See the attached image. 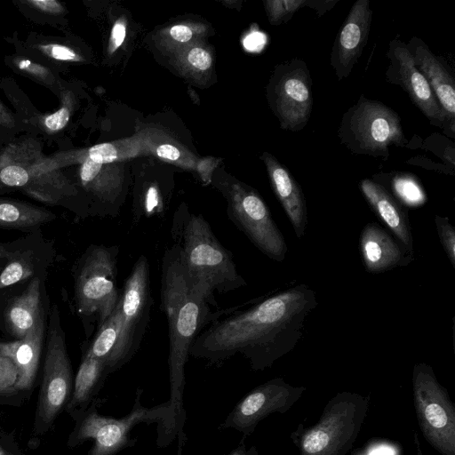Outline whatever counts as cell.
Segmentation results:
<instances>
[{
  "label": "cell",
  "mask_w": 455,
  "mask_h": 455,
  "mask_svg": "<svg viewBox=\"0 0 455 455\" xmlns=\"http://www.w3.org/2000/svg\"><path fill=\"white\" fill-rule=\"evenodd\" d=\"M19 372L16 365L9 357L0 353V395L13 393Z\"/></svg>",
  "instance_id": "30"
},
{
  "label": "cell",
  "mask_w": 455,
  "mask_h": 455,
  "mask_svg": "<svg viewBox=\"0 0 455 455\" xmlns=\"http://www.w3.org/2000/svg\"><path fill=\"white\" fill-rule=\"evenodd\" d=\"M119 246L92 245L81 259L76 275L77 310L95 317L98 328L115 309L119 298L117 258Z\"/></svg>",
  "instance_id": "8"
},
{
  "label": "cell",
  "mask_w": 455,
  "mask_h": 455,
  "mask_svg": "<svg viewBox=\"0 0 455 455\" xmlns=\"http://www.w3.org/2000/svg\"><path fill=\"white\" fill-rule=\"evenodd\" d=\"M49 211L22 202L0 200V227L29 228L53 220Z\"/></svg>",
  "instance_id": "23"
},
{
  "label": "cell",
  "mask_w": 455,
  "mask_h": 455,
  "mask_svg": "<svg viewBox=\"0 0 455 455\" xmlns=\"http://www.w3.org/2000/svg\"><path fill=\"white\" fill-rule=\"evenodd\" d=\"M268 94L283 130L299 132L306 127L314 100L312 79L304 60L293 58L276 66Z\"/></svg>",
  "instance_id": "10"
},
{
  "label": "cell",
  "mask_w": 455,
  "mask_h": 455,
  "mask_svg": "<svg viewBox=\"0 0 455 455\" xmlns=\"http://www.w3.org/2000/svg\"><path fill=\"white\" fill-rule=\"evenodd\" d=\"M263 160L273 190L282 204L296 236L300 239L305 235L307 225V202L302 189L290 171L273 156L265 153Z\"/></svg>",
  "instance_id": "18"
},
{
  "label": "cell",
  "mask_w": 455,
  "mask_h": 455,
  "mask_svg": "<svg viewBox=\"0 0 455 455\" xmlns=\"http://www.w3.org/2000/svg\"><path fill=\"white\" fill-rule=\"evenodd\" d=\"M117 148L111 143H101L89 148L87 157L92 161L107 164H111L118 158Z\"/></svg>",
  "instance_id": "34"
},
{
  "label": "cell",
  "mask_w": 455,
  "mask_h": 455,
  "mask_svg": "<svg viewBox=\"0 0 455 455\" xmlns=\"http://www.w3.org/2000/svg\"><path fill=\"white\" fill-rule=\"evenodd\" d=\"M43 315L40 306V281L33 279L25 291L15 298L5 311L6 325L16 338H24Z\"/></svg>",
  "instance_id": "21"
},
{
  "label": "cell",
  "mask_w": 455,
  "mask_h": 455,
  "mask_svg": "<svg viewBox=\"0 0 455 455\" xmlns=\"http://www.w3.org/2000/svg\"><path fill=\"white\" fill-rule=\"evenodd\" d=\"M15 124L12 115L7 108L0 102V125L4 127L12 128Z\"/></svg>",
  "instance_id": "42"
},
{
  "label": "cell",
  "mask_w": 455,
  "mask_h": 455,
  "mask_svg": "<svg viewBox=\"0 0 455 455\" xmlns=\"http://www.w3.org/2000/svg\"><path fill=\"white\" fill-rule=\"evenodd\" d=\"M0 455H7L3 447L0 446Z\"/></svg>",
  "instance_id": "46"
},
{
  "label": "cell",
  "mask_w": 455,
  "mask_h": 455,
  "mask_svg": "<svg viewBox=\"0 0 455 455\" xmlns=\"http://www.w3.org/2000/svg\"><path fill=\"white\" fill-rule=\"evenodd\" d=\"M337 2L338 0H306L305 6L314 9L318 16H323L330 11Z\"/></svg>",
  "instance_id": "38"
},
{
  "label": "cell",
  "mask_w": 455,
  "mask_h": 455,
  "mask_svg": "<svg viewBox=\"0 0 455 455\" xmlns=\"http://www.w3.org/2000/svg\"><path fill=\"white\" fill-rule=\"evenodd\" d=\"M171 36L178 42L185 43L191 39L192 30L185 25H175L170 30Z\"/></svg>",
  "instance_id": "39"
},
{
  "label": "cell",
  "mask_w": 455,
  "mask_h": 455,
  "mask_svg": "<svg viewBox=\"0 0 455 455\" xmlns=\"http://www.w3.org/2000/svg\"><path fill=\"white\" fill-rule=\"evenodd\" d=\"M260 34L254 33L250 35L244 41V46H246L247 49L256 48L259 44L258 42L260 43Z\"/></svg>",
  "instance_id": "44"
},
{
  "label": "cell",
  "mask_w": 455,
  "mask_h": 455,
  "mask_svg": "<svg viewBox=\"0 0 455 455\" xmlns=\"http://www.w3.org/2000/svg\"><path fill=\"white\" fill-rule=\"evenodd\" d=\"M156 154L159 157L171 161H175L180 157V150L171 144H163L157 147Z\"/></svg>",
  "instance_id": "40"
},
{
  "label": "cell",
  "mask_w": 455,
  "mask_h": 455,
  "mask_svg": "<svg viewBox=\"0 0 455 455\" xmlns=\"http://www.w3.org/2000/svg\"><path fill=\"white\" fill-rule=\"evenodd\" d=\"M359 188L375 214L388 227L401 244L413 254V238L406 206L372 180H361Z\"/></svg>",
  "instance_id": "19"
},
{
  "label": "cell",
  "mask_w": 455,
  "mask_h": 455,
  "mask_svg": "<svg viewBox=\"0 0 455 455\" xmlns=\"http://www.w3.org/2000/svg\"><path fill=\"white\" fill-rule=\"evenodd\" d=\"M109 373L101 360L85 354L75 379L68 408L84 407L100 390Z\"/></svg>",
  "instance_id": "22"
},
{
  "label": "cell",
  "mask_w": 455,
  "mask_h": 455,
  "mask_svg": "<svg viewBox=\"0 0 455 455\" xmlns=\"http://www.w3.org/2000/svg\"><path fill=\"white\" fill-rule=\"evenodd\" d=\"M44 332V315L22 339L0 342V353L12 359L18 369L16 390L29 389L36 375Z\"/></svg>",
  "instance_id": "20"
},
{
  "label": "cell",
  "mask_w": 455,
  "mask_h": 455,
  "mask_svg": "<svg viewBox=\"0 0 455 455\" xmlns=\"http://www.w3.org/2000/svg\"><path fill=\"white\" fill-rule=\"evenodd\" d=\"M409 164L419 165L425 169L437 171L445 174L454 175V170L445 164L433 163L431 160L420 156H416L407 160Z\"/></svg>",
  "instance_id": "37"
},
{
  "label": "cell",
  "mask_w": 455,
  "mask_h": 455,
  "mask_svg": "<svg viewBox=\"0 0 455 455\" xmlns=\"http://www.w3.org/2000/svg\"><path fill=\"white\" fill-rule=\"evenodd\" d=\"M412 396L425 439L442 455H455V407L433 368L425 363L413 367Z\"/></svg>",
  "instance_id": "9"
},
{
  "label": "cell",
  "mask_w": 455,
  "mask_h": 455,
  "mask_svg": "<svg viewBox=\"0 0 455 455\" xmlns=\"http://www.w3.org/2000/svg\"><path fill=\"white\" fill-rule=\"evenodd\" d=\"M30 179V169L21 164H8L0 169V181L5 186L24 188Z\"/></svg>",
  "instance_id": "29"
},
{
  "label": "cell",
  "mask_w": 455,
  "mask_h": 455,
  "mask_svg": "<svg viewBox=\"0 0 455 455\" xmlns=\"http://www.w3.org/2000/svg\"><path fill=\"white\" fill-rule=\"evenodd\" d=\"M24 3L50 14H60L64 12L63 5L57 0H27Z\"/></svg>",
  "instance_id": "36"
},
{
  "label": "cell",
  "mask_w": 455,
  "mask_h": 455,
  "mask_svg": "<svg viewBox=\"0 0 455 455\" xmlns=\"http://www.w3.org/2000/svg\"><path fill=\"white\" fill-rule=\"evenodd\" d=\"M33 274L30 259L12 260L0 273V289L25 280Z\"/></svg>",
  "instance_id": "27"
},
{
  "label": "cell",
  "mask_w": 455,
  "mask_h": 455,
  "mask_svg": "<svg viewBox=\"0 0 455 455\" xmlns=\"http://www.w3.org/2000/svg\"><path fill=\"white\" fill-rule=\"evenodd\" d=\"M306 0H275L265 2L269 22L273 25L287 23L295 12L305 5Z\"/></svg>",
  "instance_id": "25"
},
{
  "label": "cell",
  "mask_w": 455,
  "mask_h": 455,
  "mask_svg": "<svg viewBox=\"0 0 455 455\" xmlns=\"http://www.w3.org/2000/svg\"><path fill=\"white\" fill-rule=\"evenodd\" d=\"M405 44L443 110L449 137L455 138V81L452 70L444 59L435 55L419 37L414 36Z\"/></svg>",
  "instance_id": "16"
},
{
  "label": "cell",
  "mask_w": 455,
  "mask_h": 455,
  "mask_svg": "<svg viewBox=\"0 0 455 455\" xmlns=\"http://www.w3.org/2000/svg\"><path fill=\"white\" fill-rule=\"evenodd\" d=\"M160 298L161 309L168 323V402L175 414L178 455H181L186 440L183 393L185 365L189 356V348L203 330L226 311L211 310V304L188 276L174 243L163 256Z\"/></svg>",
  "instance_id": "2"
},
{
  "label": "cell",
  "mask_w": 455,
  "mask_h": 455,
  "mask_svg": "<svg viewBox=\"0 0 455 455\" xmlns=\"http://www.w3.org/2000/svg\"><path fill=\"white\" fill-rule=\"evenodd\" d=\"M231 221L270 259H285L288 247L262 198L251 188L233 184L227 191Z\"/></svg>",
  "instance_id": "11"
},
{
  "label": "cell",
  "mask_w": 455,
  "mask_h": 455,
  "mask_svg": "<svg viewBox=\"0 0 455 455\" xmlns=\"http://www.w3.org/2000/svg\"><path fill=\"white\" fill-rule=\"evenodd\" d=\"M316 306L315 292L307 284L279 291L211 323L193 342L189 355L217 363L241 354L253 371H263L295 347Z\"/></svg>",
  "instance_id": "1"
},
{
  "label": "cell",
  "mask_w": 455,
  "mask_h": 455,
  "mask_svg": "<svg viewBox=\"0 0 455 455\" xmlns=\"http://www.w3.org/2000/svg\"><path fill=\"white\" fill-rule=\"evenodd\" d=\"M18 253L17 252H12L8 249H6L4 244L0 243V259L8 258L11 259L12 257H15Z\"/></svg>",
  "instance_id": "45"
},
{
  "label": "cell",
  "mask_w": 455,
  "mask_h": 455,
  "mask_svg": "<svg viewBox=\"0 0 455 455\" xmlns=\"http://www.w3.org/2000/svg\"><path fill=\"white\" fill-rule=\"evenodd\" d=\"M359 243L362 259L369 273L386 272L406 266L413 259L412 253L375 222L364 226Z\"/></svg>",
  "instance_id": "17"
},
{
  "label": "cell",
  "mask_w": 455,
  "mask_h": 455,
  "mask_svg": "<svg viewBox=\"0 0 455 455\" xmlns=\"http://www.w3.org/2000/svg\"><path fill=\"white\" fill-rule=\"evenodd\" d=\"M419 148L432 152L443 160L445 165L454 170L455 166V146L448 137L439 133H433L426 138Z\"/></svg>",
  "instance_id": "26"
},
{
  "label": "cell",
  "mask_w": 455,
  "mask_h": 455,
  "mask_svg": "<svg viewBox=\"0 0 455 455\" xmlns=\"http://www.w3.org/2000/svg\"><path fill=\"white\" fill-rule=\"evenodd\" d=\"M372 10L370 0H357L348 12L331 48L330 62L339 81L351 74L366 45Z\"/></svg>",
  "instance_id": "15"
},
{
  "label": "cell",
  "mask_w": 455,
  "mask_h": 455,
  "mask_svg": "<svg viewBox=\"0 0 455 455\" xmlns=\"http://www.w3.org/2000/svg\"><path fill=\"white\" fill-rule=\"evenodd\" d=\"M228 455H260L255 446L246 447L244 443L242 442L235 447Z\"/></svg>",
  "instance_id": "43"
},
{
  "label": "cell",
  "mask_w": 455,
  "mask_h": 455,
  "mask_svg": "<svg viewBox=\"0 0 455 455\" xmlns=\"http://www.w3.org/2000/svg\"><path fill=\"white\" fill-rule=\"evenodd\" d=\"M188 62L200 70H206L212 65V57L202 48H193L188 54Z\"/></svg>",
  "instance_id": "35"
},
{
  "label": "cell",
  "mask_w": 455,
  "mask_h": 455,
  "mask_svg": "<svg viewBox=\"0 0 455 455\" xmlns=\"http://www.w3.org/2000/svg\"><path fill=\"white\" fill-rule=\"evenodd\" d=\"M306 387H294L283 378L264 382L245 395L232 409L221 425L251 435L257 425L272 413L287 412L301 397Z\"/></svg>",
  "instance_id": "12"
},
{
  "label": "cell",
  "mask_w": 455,
  "mask_h": 455,
  "mask_svg": "<svg viewBox=\"0 0 455 455\" xmlns=\"http://www.w3.org/2000/svg\"><path fill=\"white\" fill-rule=\"evenodd\" d=\"M142 393V388L136 389L131 411L120 419L100 415L93 403L80 419L74 435L75 443L93 440V446L87 455H116L136 444L137 439L131 437L136 425L155 423L157 446H168L178 435L174 411L168 401L154 407L143 406Z\"/></svg>",
  "instance_id": "5"
},
{
  "label": "cell",
  "mask_w": 455,
  "mask_h": 455,
  "mask_svg": "<svg viewBox=\"0 0 455 455\" xmlns=\"http://www.w3.org/2000/svg\"><path fill=\"white\" fill-rule=\"evenodd\" d=\"M71 115L70 102L65 100L63 105L54 113L44 117L43 124L49 132H58L63 129L69 121Z\"/></svg>",
  "instance_id": "32"
},
{
  "label": "cell",
  "mask_w": 455,
  "mask_h": 455,
  "mask_svg": "<svg viewBox=\"0 0 455 455\" xmlns=\"http://www.w3.org/2000/svg\"><path fill=\"white\" fill-rule=\"evenodd\" d=\"M125 37V27L122 23H116L112 30V41L116 47L120 46Z\"/></svg>",
  "instance_id": "41"
},
{
  "label": "cell",
  "mask_w": 455,
  "mask_h": 455,
  "mask_svg": "<svg viewBox=\"0 0 455 455\" xmlns=\"http://www.w3.org/2000/svg\"><path fill=\"white\" fill-rule=\"evenodd\" d=\"M338 136L352 153L384 160L389 156L390 146L403 148L408 143L398 113L363 94L342 115Z\"/></svg>",
  "instance_id": "7"
},
{
  "label": "cell",
  "mask_w": 455,
  "mask_h": 455,
  "mask_svg": "<svg viewBox=\"0 0 455 455\" xmlns=\"http://www.w3.org/2000/svg\"><path fill=\"white\" fill-rule=\"evenodd\" d=\"M387 57L389 63L385 73L386 81L401 87L429 123L441 128L449 137L443 110L426 78L415 66L405 43L398 37L392 39Z\"/></svg>",
  "instance_id": "13"
},
{
  "label": "cell",
  "mask_w": 455,
  "mask_h": 455,
  "mask_svg": "<svg viewBox=\"0 0 455 455\" xmlns=\"http://www.w3.org/2000/svg\"><path fill=\"white\" fill-rule=\"evenodd\" d=\"M369 409V398L341 391L326 403L319 420L291 434L299 455H347L354 445Z\"/></svg>",
  "instance_id": "6"
},
{
  "label": "cell",
  "mask_w": 455,
  "mask_h": 455,
  "mask_svg": "<svg viewBox=\"0 0 455 455\" xmlns=\"http://www.w3.org/2000/svg\"><path fill=\"white\" fill-rule=\"evenodd\" d=\"M435 223L440 243L453 267H455V230L446 217L435 215Z\"/></svg>",
  "instance_id": "28"
},
{
  "label": "cell",
  "mask_w": 455,
  "mask_h": 455,
  "mask_svg": "<svg viewBox=\"0 0 455 455\" xmlns=\"http://www.w3.org/2000/svg\"><path fill=\"white\" fill-rule=\"evenodd\" d=\"M72 388V369L64 338L57 327H52L49 329L38 403V414L44 423H52L70 398Z\"/></svg>",
  "instance_id": "14"
},
{
  "label": "cell",
  "mask_w": 455,
  "mask_h": 455,
  "mask_svg": "<svg viewBox=\"0 0 455 455\" xmlns=\"http://www.w3.org/2000/svg\"><path fill=\"white\" fill-rule=\"evenodd\" d=\"M44 54L60 61H78L80 57L71 48L60 44H46L36 45Z\"/></svg>",
  "instance_id": "33"
},
{
  "label": "cell",
  "mask_w": 455,
  "mask_h": 455,
  "mask_svg": "<svg viewBox=\"0 0 455 455\" xmlns=\"http://www.w3.org/2000/svg\"><path fill=\"white\" fill-rule=\"evenodd\" d=\"M375 182L390 188L392 194L404 206L418 207L427 201L419 179L411 173L391 172L373 175Z\"/></svg>",
  "instance_id": "24"
},
{
  "label": "cell",
  "mask_w": 455,
  "mask_h": 455,
  "mask_svg": "<svg viewBox=\"0 0 455 455\" xmlns=\"http://www.w3.org/2000/svg\"><path fill=\"white\" fill-rule=\"evenodd\" d=\"M152 304L149 264L140 255L124 283L115 309L99 327L86 354L101 360L111 373L126 364L140 347Z\"/></svg>",
  "instance_id": "3"
},
{
  "label": "cell",
  "mask_w": 455,
  "mask_h": 455,
  "mask_svg": "<svg viewBox=\"0 0 455 455\" xmlns=\"http://www.w3.org/2000/svg\"><path fill=\"white\" fill-rule=\"evenodd\" d=\"M171 235L188 276L211 306H217L215 291L225 293L246 285L231 251L220 243L204 217L178 211Z\"/></svg>",
  "instance_id": "4"
},
{
  "label": "cell",
  "mask_w": 455,
  "mask_h": 455,
  "mask_svg": "<svg viewBox=\"0 0 455 455\" xmlns=\"http://www.w3.org/2000/svg\"><path fill=\"white\" fill-rule=\"evenodd\" d=\"M15 66L22 72L29 75L44 84H52L54 83L55 78L47 68L32 62L29 60L17 58L14 60Z\"/></svg>",
  "instance_id": "31"
}]
</instances>
